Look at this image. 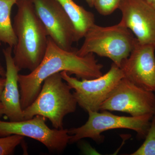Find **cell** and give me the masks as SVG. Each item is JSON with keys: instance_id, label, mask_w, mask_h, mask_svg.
Listing matches in <instances>:
<instances>
[{"instance_id": "6da1fadb", "label": "cell", "mask_w": 155, "mask_h": 155, "mask_svg": "<svg viewBox=\"0 0 155 155\" xmlns=\"http://www.w3.org/2000/svg\"><path fill=\"white\" fill-rule=\"evenodd\" d=\"M103 68L94 54L79 56L77 50L63 49L48 36L47 48L39 65L27 75L19 74L18 83L22 110L36 98L45 79L51 75L66 71L69 75L74 74L78 78L93 79L103 75Z\"/></svg>"}, {"instance_id": "7a4b0ae2", "label": "cell", "mask_w": 155, "mask_h": 155, "mask_svg": "<svg viewBox=\"0 0 155 155\" xmlns=\"http://www.w3.org/2000/svg\"><path fill=\"white\" fill-rule=\"evenodd\" d=\"M13 28L17 38L13 58L19 70L31 72L39 65L47 48V31L30 0H17Z\"/></svg>"}, {"instance_id": "3957f363", "label": "cell", "mask_w": 155, "mask_h": 155, "mask_svg": "<svg viewBox=\"0 0 155 155\" xmlns=\"http://www.w3.org/2000/svg\"><path fill=\"white\" fill-rule=\"evenodd\" d=\"M72 89L61 72L47 78L36 98L23 110L24 120L42 116L50 120L54 128H64V117L75 112L78 104Z\"/></svg>"}, {"instance_id": "277c9868", "label": "cell", "mask_w": 155, "mask_h": 155, "mask_svg": "<svg viewBox=\"0 0 155 155\" xmlns=\"http://www.w3.org/2000/svg\"><path fill=\"white\" fill-rule=\"evenodd\" d=\"M84 38L83 44L77 50L79 56L96 54L109 58L119 67L128 58L136 41L132 32L121 22L107 27L94 24Z\"/></svg>"}, {"instance_id": "5b68a950", "label": "cell", "mask_w": 155, "mask_h": 155, "mask_svg": "<svg viewBox=\"0 0 155 155\" xmlns=\"http://www.w3.org/2000/svg\"><path fill=\"white\" fill-rule=\"evenodd\" d=\"M88 120L81 127L69 129L71 135L69 143H74L82 139L91 138L97 142L104 140L101 133L112 129H128L136 131L139 138H145L153 115L139 116H119L109 113L89 111Z\"/></svg>"}, {"instance_id": "8992f818", "label": "cell", "mask_w": 155, "mask_h": 155, "mask_svg": "<svg viewBox=\"0 0 155 155\" xmlns=\"http://www.w3.org/2000/svg\"><path fill=\"white\" fill-rule=\"evenodd\" d=\"M62 77L71 88L78 104L87 112L100 111L101 105L124 77L120 67L113 63L106 74L93 79L79 80L66 71L61 72Z\"/></svg>"}, {"instance_id": "52a82bcc", "label": "cell", "mask_w": 155, "mask_h": 155, "mask_svg": "<svg viewBox=\"0 0 155 155\" xmlns=\"http://www.w3.org/2000/svg\"><path fill=\"white\" fill-rule=\"evenodd\" d=\"M119 111L132 116L155 114L153 92L141 88L123 78L101 105L100 111Z\"/></svg>"}, {"instance_id": "ba28073f", "label": "cell", "mask_w": 155, "mask_h": 155, "mask_svg": "<svg viewBox=\"0 0 155 155\" xmlns=\"http://www.w3.org/2000/svg\"><path fill=\"white\" fill-rule=\"evenodd\" d=\"M13 134L35 140L53 152L64 151L71 138L69 129H51L46 124V118L41 116L18 122L0 120V137Z\"/></svg>"}, {"instance_id": "9c48e42d", "label": "cell", "mask_w": 155, "mask_h": 155, "mask_svg": "<svg viewBox=\"0 0 155 155\" xmlns=\"http://www.w3.org/2000/svg\"><path fill=\"white\" fill-rule=\"evenodd\" d=\"M48 35L59 47L74 49L76 42L74 25L58 0H30Z\"/></svg>"}, {"instance_id": "30bf717a", "label": "cell", "mask_w": 155, "mask_h": 155, "mask_svg": "<svg viewBox=\"0 0 155 155\" xmlns=\"http://www.w3.org/2000/svg\"><path fill=\"white\" fill-rule=\"evenodd\" d=\"M120 22L133 34L140 44L155 49V9L146 0H122Z\"/></svg>"}, {"instance_id": "8fae6325", "label": "cell", "mask_w": 155, "mask_h": 155, "mask_svg": "<svg viewBox=\"0 0 155 155\" xmlns=\"http://www.w3.org/2000/svg\"><path fill=\"white\" fill-rule=\"evenodd\" d=\"M155 49L140 44L136 39L128 58L123 61L120 68L125 78L143 89L155 91Z\"/></svg>"}, {"instance_id": "7c38bea8", "label": "cell", "mask_w": 155, "mask_h": 155, "mask_svg": "<svg viewBox=\"0 0 155 155\" xmlns=\"http://www.w3.org/2000/svg\"><path fill=\"white\" fill-rule=\"evenodd\" d=\"M13 48L9 46L3 50L5 60V83L1 96L4 115L11 122L24 120L23 110L20 103L18 76L20 70L15 65L12 55Z\"/></svg>"}, {"instance_id": "4fadbf2b", "label": "cell", "mask_w": 155, "mask_h": 155, "mask_svg": "<svg viewBox=\"0 0 155 155\" xmlns=\"http://www.w3.org/2000/svg\"><path fill=\"white\" fill-rule=\"evenodd\" d=\"M71 20L75 28V40L84 38L88 29L95 24L94 14L78 5L73 0H58Z\"/></svg>"}, {"instance_id": "5bb4252c", "label": "cell", "mask_w": 155, "mask_h": 155, "mask_svg": "<svg viewBox=\"0 0 155 155\" xmlns=\"http://www.w3.org/2000/svg\"><path fill=\"white\" fill-rule=\"evenodd\" d=\"M17 0H0V45L6 44L14 48L17 44V38L11 22L12 8Z\"/></svg>"}, {"instance_id": "9a60e30c", "label": "cell", "mask_w": 155, "mask_h": 155, "mask_svg": "<svg viewBox=\"0 0 155 155\" xmlns=\"http://www.w3.org/2000/svg\"><path fill=\"white\" fill-rule=\"evenodd\" d=\"M131 155H155V114L153 116L144 142Z\"/></svg>"}, {"instance_id": "2e32d148", "label": "cell", "mask_w": 155, "mask_h": 155, "mask_svg": "<svg viewBox=\"0 0 155 155\" xmlns=\"http://www.w3.org/2000/svg\"><path fill=\"white\" fill-rule=\"evenodd\" d=\"M23 138L24 137L17 134L0 137V155L13 154Z\"/></svg>"}, {"instance_id": "e0dca14e", "label": "cell", "mask_w": 155, "mask_h": 155, "mask_svg": "<svg viewBox=\"0 0 155 155\" xmlns=\"http://www.w3.org/2000/svg\"><path fill=\"white\" fill-rule=\"evenodd\" d=\"M122 0H94V7L103 16L110 15L119 9Z\"/></svg>"}, {"instance_id": "ac0fdd59", "label": "cell", "mask_w": 155, "mask_h": 155, "mask_svg": "<svg viewBox=\"0 0 155 155\" xmlns=\"http://www.w3.org/2000/svg\"><path fill=\"white\" fill-rule=\"evenodd\" d=\"M5 77L0 78V101H1V96L5 87Z\"/></svg>"}, {"instance_id": "d6986e66", "label": "cell", "mask_w": 155, "mask_h": 155, "mask_svg": "<svg viewBox=\"0 0 155 155\" xmlns=\"http://www.w3.org/2000/svg\"><path fill=\"white\" fill-rule=\"evenodd\" d=\"M6 71L0 65V76L2 77H5Z\"/></svg>"}, {"instance_id": "ffe728a7", "label": "cell", "mask_w": 155, "mask_h": 155, "mask_svg": "<svg viewBox=\"0 0 155 155\" xmlns=\"http://www.w3.org/2000/svg\"><path fill=\"white\" fill-rule=\"evenodd\" d=\"M87 4H88L89 7L93 8L94 7V0H85Z\"/></svg>"}, {"instance_id": "44dd1931", "label": "cell", "mask_w": 155, "mask_h": 155, "mask_svg": "<svg viewBox=\"0 0 155 155\" xmlns=\"http://www.w3.org/2000/svg\"><path fill=\"white\" fill-rule=\"evenodd\" d=\"M4 115V107L0 101V117Z\"/></svg>"}, {"instance_id": "7402d4cb", "label": "cell", "mask_w": 155, "mask_h": 155, "mask_svg": "<svg viewBox=\"0 0 155 155\" xmlns=\"http://www.w3.org/2000/svg\"><path fill=\"white\" fill-rule=\"evenodd\" d=\"M149 4H150V5H152L153 6V5L154 3L155 2V0H146Z\"/></svg>"}, {"instance_id": "603a6c76", "label": "cell", "mask_w": 155, "mask_h": 155, "mask_svg": "<svg viewBox=\"0 0 155 155\" xmlns=\"http://www.w3.org/2000/svg\"><path fill=\"white\" fill-rule=\"evenodd\" d=\"M153 6L154 7V8L155 9V1L154 3L153 4Z\"/></svg>"}, {"instance_id": "cb8c5ba5", "label": "cell", "mask_w": 155, "mask_h": 155, "mask_svg": "<svg viewBox=\"0 0 155 155\" xmlns=\"http://www.w3.org/2000/svg\"><path fill=\"white\" fill-rule=\"evenodd\" d=\"M0 65H1V62H0Z\"/></svg>"}]
</instances>
